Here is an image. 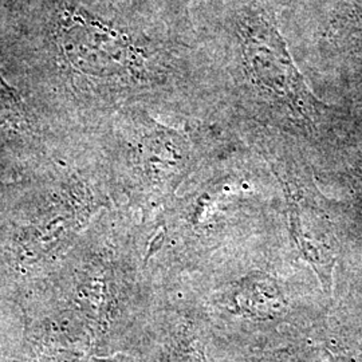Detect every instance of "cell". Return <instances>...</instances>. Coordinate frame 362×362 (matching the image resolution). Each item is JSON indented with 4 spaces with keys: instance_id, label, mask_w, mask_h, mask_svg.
Returning a JSON list of instances; mask_svg holds the SVG:
<instances>
[{
    "instance_id": "6da1fadb",
    "label": "cell",
    "mask_w": 362,
    "mask_h": 362,
    "mask_svg": "<svg viewBox=\"0 0 362 362\" xmlns=\"http://www.w3.org/2000/svg\"><path fill=\"white\" fill-rule=\"evenodd\" d=\"M155 0H0V73L64 137L164 85Z\"/></svg>"
},
{
    "instance_id": "7a4b0ae2",
    "label": "cell",
    "mask_w": 362,
    "mask_h": 362,
    "mask_svg": "<svg viewBox=\"0 0 362 362\" xmlns=\"http://www.w3.org/2000/svg\"><path fill=\"white\" fill-rule=\"evenodd\" d=\"M0 137L13 143L50 148L64 143L62 137L33 113L22 94L0 73Z\"/></svg>"
}]
</instances>
